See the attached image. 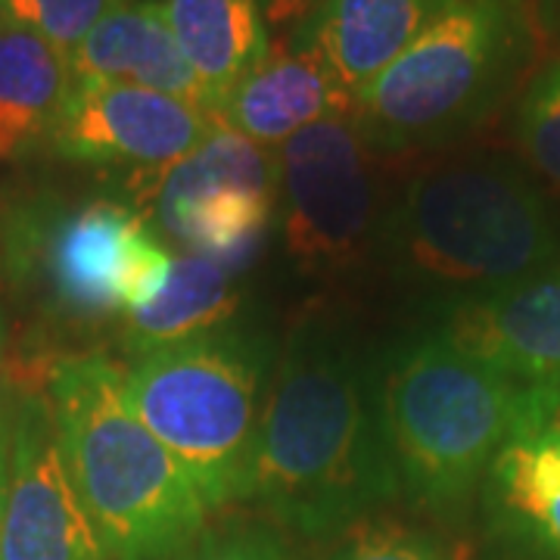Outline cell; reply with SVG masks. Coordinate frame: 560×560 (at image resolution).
<instances>
[{"instance_id":"cell-1","label":"cell","mask_w":560,"mask_h":560,"mask_svg":"<svg viewBox=\"0 0 560 560\" xmlns=\"http://www.w3.org/2000/svg\"><path fill=\"white\" fill-rule=\"evenodd\" d=\"M399 495L377 374L334 318L302 315L265 389L241 501L302 536L349 529Z\"/></svg>"},{"instance_id":"cell-2","label":"cell","mask_w":560,"mask_h":560,"mask_svg":"<svg viewBox=\"0 0 560 560\" xmlns=\"http://www.w3.org/2000/svg\"><path fill=\"white\" fill-rule=\"evenodd\" d=\"M69 477L113 560H162L206 529L209 508L125 396L121 364L69 355L47 374Z\"/></svg>"},{"instance_id":"cell-3","label":"cell","mask_w":560,"mask_h":560,"mask_svg":"<svg viewBox=\"0 0 560 560\" xmlns=\"http://www.w3.org/2000/svg\"><path fill=\"white\" fill-rule=\"evenodd\" d=\"M374 249L401 280L445 290H495L555 265L560 231L514 162L442 160L405 184L383 212Z\"/></svg>"},{"instance_id":"cell-4","label":"cell","mask_w":560,"mask_h":560,"mask_svg":"<svg viewBox=\"0 0 560 560\" xmlns=\"http://www.w3.org/2000/svg\"><path fill=\"white\" fill-rule=\"evenodd\" d=\"M533 57L529 0H458L355 91L352 121L377 156L455 143L521 88Z\"/></svg>"},{"instance_id":"cell-5","label":"cell","mask_w":560,"mask_h":560,"mask_svg":"<svg viewBox=\"0 0 560 560\" xmlns=\"http://www.w3.org/2000/svg\"><path fill=\"white\" fill-rule=\"evenodd\" d=\"M521 386L467 359L442 334L401 342L377 371L386 452L399 492L458 517L482 489Z\"/></svg>"},{"instance_id":"cell-6","label":"cell","mask_w":560,"mask_h":560,"mask_svg":"<svg viewBox=\"0 0 560 560\" xmlns=\"http://www.w3.org/2000/svg\"><path fill=\"white\" fill-rule=\"evenodd\" d=\"M271 361L268 337L228 324L121 368L135 415L184 467L209 511L241 501Z\"/></svg>"},{"instance_id":"cell-7","label":"cell","mask_w":560,"mask_h":560,"mask_svg":"<svg viewBox=\"0 0 560 560\" xmlns=\"http://www.w3.org/2000/svg\"><path fill=\"white\" fill-rule=\"evenodd\" d=\"M0 256L22 290L75 324L128 318L172 265L147 219L116 200L25 202L0 224Z\"/></svg>"},{"instance_id":"cell-8","label":"cell","mask_w":560,"mask_h":560,"mask_svg":"<svg viewBox=\"0 0 560 560\" xmlns=\"http://www.w3.org/2000/svg\"><path fill=\"white\" fill-rule=\"evenodd\" d=\"M275 156L283 243L302 271H346L374 249L383 221L377 153L352 116L308 125Z\"/></svg>"},{"instance_id":"cell-9","label":"cell","mask_w":560,"mask_h":560,"mask_svg":"<svg viewBox=\"0 0 560 560\" xmlns=\"http://www.w3.org/2000/svg\"><path fill=\"white\" fill-rule=\"evenodd\" d=\"M140 180L138 200L175 241L206 259L243 268L278 212V156L215 121L212 135L175 165Z\"/></svg>"},{"instance_id":"cell-10","label":"cell","mask_w":560,"mask_h":560,"mask_svg":"<svg viewBox=\"0 0 560 560\" xmlns=\"http://www.w3.org/2000/svg\"><path fill=\"white\" fill-rule=\"evenodd\" d=\"M0 560H113L62 458L50 399L25 393L10 418Z\"/></svg>"},{"instance_id":"cell-11","label":"cell","mask_w":560,"mask_h":560,"mask_svg":"<svg viewBox=\"0 0 560 560\" xmlns=\"http://www.w3.org/2000/svg\"><path fill=\"white\" fill-rule=\"evenodd\" d=\"M209 109L119 81H75L50 150L81 165L156 172L190 156L212 135Z\"/></svg>"},{"instance_id":"cell-12","label":"cell","mask_w":560,"mask_h":560,"mask_svg":"<svg viewBox=\"0 0 560 560\" xmlns=\"http://www.w3.org/2000/svg\"><path fill=\"white\" fill-rule=\"evenodd\" d=\"M486 529L517 560H560V386L517 393L480 489Z\"/></svg>"},{"instance_id":"cell-13","label":"cell","mask_w":560,"mask_h":560,"mask_svg":"<svg viewBox=\"0 0 560 560\" xmlns=\"http://www.w3.org/2000/svg\"><path fill=\"white\" fill-rule=\"evenodd\" d=\"M440 334L521 389L560 386V265L467 296Z\"/></svg>"},{"instance_id":"cell-14","label":"cell","mask_w":560,"mask_h":560,"mask_svg":"<svg viewBox=\"0 0 560 560\" xmlns=\"http://www.w3.org/2000/svg\"><path fill=\"white\" fill-rule=\"evenodd\" d=\"M352 109L355 94L315 54L290 44V50H271L259 69L228 91L212 119L265 150H278L308 125L352 116Z\"/></svg>"},{"instance_id":"cell-15","label":"cell","mask_w":560,"mask_h":560,"mask_svg":"<svg viewBox=\"0 0 560 560\" xmlns=\"http://www.w3.org/2000/svg\"><path fill=\"white\" fill-rule=\"evenodd\" d=\"M455 3L458 0H320L293 32V47L315 54L342 88L355 94Z\"/></svg>"},{"instance_id":"cell-16","label":"cell","mask_w":560,"mask_h":560,"mask_svg":"<svg viewBox=\"0 0 560 560\" xmlns=\"http://www.w3.org/2000/svg\"><path fill=\"white\" fill-rule=\"evenodd\" d=\"M75 81H119L209 109L197 72L178 47L162 0H131L109 13L72 54Z\"/></svg>"},{"instance_id":"cell-17","label":"cell","mask_w":560,"mask_h":560,"mask_svg":"<svg viewBox=\"0 0 560 560\" xmlns=\"http://www.w3.org/2000/svg\"><path fill=\"white\" fill-rule=\"evenodd\" d=\"M72 84V62L57 47L0 20V162L50 147Z\"/></svg>"},{"instance_id":"cell-18","label":"cell","mask_w":560,"mask_h":560,"mask_svg":"<svg viewBox=\"0 0 560 560\" xmlns=\"http://www.w3.org/2000/svg\"><path fill=\"white\" fill-rule=\"evenodd\" d=\"M209 113L271 54L259 0H162Z\"/></svg>"},{"instance_id":"cell-19","label":"cell","mask_w":560,"mask_h":560,"mask_svg":"<svg viewBox=\"0 0 560 560\" xmlns=\"http://www.w3.org/2000/svg\"><path fill=\"white\" fill-rule=\"evenodd\" d=\"M241 290L234 268L197 253H172L160 293L125 318L128 355L197 340L234 324Z\"/></svg>"},{"instance_id":"cell-20","label":"cell","mask_w":560,"mask_h":560,"mask_svg":"<svg viewBox=\"0 0 560 560\" xmlns=\"http://www.w3.org/2000/svg\"><path fill=\"white\" fill-rule=\"evenodd\" d=\"M514 138L523 160L560 190V57L541 62L523 88Z\"/></svg>"},{"instance_id":"cell-21","label":"cell","mask_w":560,"mask_h":560,"mask_svg":"<svg viewBox=\"0 0 560 560\" xmlns=\"http://www.w3.org/2000/svg\"><path fill=\"white\" fill-rule=\"evenodd\" d=\"M125 3L131 0H0V20L38 35L72 60L81 40Z\"/></svg>"},{"instance_id":"cell-22","label":"cell","mask_w":560,"mask_h":560,"mask_svg":"<svg viewBox=\"0 0 560 560\" xmlns=\"http://www.w3.org/2000/svg\"><path fill=\"white\" fill-rule=\"evenodd\" d=\"M162 560H296V555L271 523L231 521L206 526L197 539Z\"/></svg>"},{"instance_id":"cell-23","label":"cell","mask_w":560,"mask_h":560,"mask_svg":"<svg viewBox=\"0 0 560 560\" xmlns=\"http://www.w3.org/2000/svg\"><path fill=\"white\" fill-rule=\"evenodd\" d=\"M327 560H455L436 536L405 523H359Z\"/></svg>"},{"instance_id":"cell-24","label":"cell","mask_w":560,"mask_h":560,"mask_svg":"<svg viewBox=\"0 0 560 560\" xmlns=\"http://www.w3.org/2000/svg\"><path fill=\"white\" fill-rule=\"evenodd\" d=\"M318 3L320 0H259L265 25L268 28H278V32H287V28L296 32L302 22L315 13Z\"/></svg>"},{"instance_id":"cell-25","label":"cell","mask_w":560,"mask_h":560,"mask_svg":"<svg viewBox=\"0 0 560 560\" xmlns=\"http://www.w3.org/2000/svg\"><path fill=\"white\" fill-rule=\"evenodd\" d=\"M7 464H10V415L0 405V526H3V492H7Z\"/></svg>"},{"instance_id":"cell-26","label":"cell","mask_w":560,"mask_h":560,"mask_svg":"<svg viewBox=\"0 0 560 560\" xmlns=\"http://www.w3.org/2000/svg\"><path fill=\"white\" fill-rule=\"evenodd\" d=\"M0 355H3V324H0Z\"/></svg>"}]
</instances>
